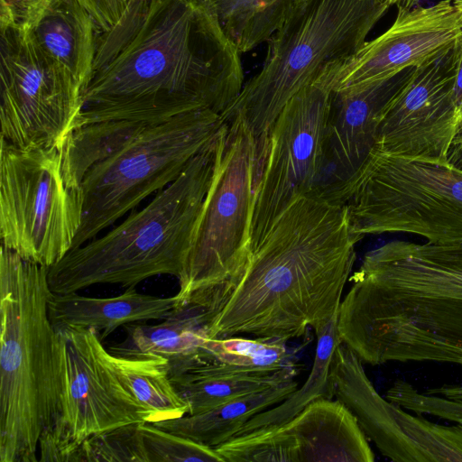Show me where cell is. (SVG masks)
<instances>
[{
	"label": "cell",
	"mask_w": 462,
	"mask_h": 462,
	"mask_svg": "<svg viewBox=\"0 0 462 462\" xmlns=\"http://www.w3.org/2000/svg\"><path fill=\"white\" fill-rule=\"evenodd\" d=\"M387 399L417 413H427L451 421H462V400L419 393L407 382L397 380L386 393Z\"/></svg>",
	"instance_id": "4dcf8cb0"
},
{
	"label": "cell",
	"mask_w": 462,
	"mask_h": 462,
	"mask_svg": "<svg viewBox=\"0 0 462 462\" xmlns=\"http://www.w3.org/2000/svg\"><path fill=\"white\" fill-rule=\"evenodd\" d=\"M337 399L352 412L365 435L396 462L462 461V421L444 426L413 416L383 398L365 372L339 385Z\"/></svg>",
	"instance_id": "e0dca14e"
},
{
	"label": "cell",
	"mask_w": 462,
	"mask_h": 462,
	"mask_svg": "<svg viewBox=\"0 0 462 462\" xmlns=\"http://www.w3.org/2000/svg\"><path fill=\"white\" fill-rule=\"evenodd\" d=\"M462 36V15L451 0L398 7L393 23L351 56L325 66L319 77L331 91L358 88L419 66L451 50Z\"/></svg>",
	"instance_id": "2e32d148"
},
{
	"label": "cell",
	"mask_w": 462,
	"mask_h": 462,
	"mask_svg": "<svg viewBox=\"0 0 462 462\" xmlns=\"http://www.w3.org/2000/svg\"><path fill=\"white\" fill-rule=\"evenodd\" d=\"M211 318L205 305L187 302L157 324L125 326V340L108 351L120 356L162 357L172 379L211 363L203 348Z\"/></svg>",
	"instance_id": "d6986e66"
},
{
	"label": "cell",
	"mask_w": 462,
	"mask_h": 462,
	"mask_svg": "<svg viewBox=\"0 0 462 462\" xmlns=\"http://www.w3.org/2000/svg\"><path fill=\"white\" fill-rule=\"evenodd\" d=\"M297 387L298 383L291 379L234 399L205 412L152 423L215 448L235 437L254 415L285 400Z\"/></svg>",
	"instance_id": "7402d4cb"
},
{
	"label": "cell",
	"mask_w": 462,
	"mask_h": 462,
	"mask_svg": "<svg viewBox=\"0 0 462 462\" xmlns=\"http://www.w3.org/2000/svg\"><path fill=\"white\" fill-rule=\"evenodd\" d=\"M227 126L226 121L179 177L148 205L49 267L51 292H78L97 284L134 288L162 274L179 279L225 147Z\"/></svg>",
	"instance_id": "277c9868"
},
{
	"label": "cell",
	"mask_w": 462,
	"mask_h": 462,
	"mask_svg": "<svg viewBox=\"0 0 462 462\" xmlns=\"http://www.w3.org/2000/svg\"><path fill=\"white\" fill-rule=\"evenodd\" d=\"M146 462H225L215 448L162 430L138 423Z\"/></svg>",
	"instance_id": "f1b7e54d"
},
{
	"label": "cell",
	"mask_w": 462,
	"mask_h": 462,
	"mask_svg": "<svg viewBox=\"0 0 462 462\" xmlns=\"http://www.w3.org/2000/svg\"><path fill=\"white\" fill-rule=\"evenodd\" d=\"M337 324V314L314 331L317 337L314 362L308 379L302 386L290 393L280 403L254 415L236 436L262 428L281 425L292 419L315 400L334 398L330 367L334 352L341 343Z\"/></svg>",
	"instance_id": "cb8c5ba5"
},
{
	"label": "cell",
	"mask_w": 462,
	"mask_h": 462,
	"mask_svg": "<svg viewBox=\"0 0 462 462\" xmlns=\"http://www.w3.org/2000/svg\"><path fill=\"white\" fill-rule=\"evenodd\" d=\"M153 122L106 120L74 128L61 147L62 171L68 184L79 189L86 173L104 161L148 124Z\"/></svg>",
	"instance_id": "484cf974"
},
{
	"label": "cell",
	"mask_w": 462,
	"mask_h": 462,
	"mask_svg": "<svg viewBox=\"0 0 462 462\" xmlns=\"http://www.w3.org/2000/svg\"><path fill=\"white\" fill-rule=\"evenodd\" d=\"M349 281L337 327L362 363L462 366V243L389 242Z\"/></svg>",
	"instance_id": "3957f363"
},
{
	"label": "cell",
	"mask_w": 462,
	"mask_h": 462,
	"mask_svg": "<svg viewBox=\"0 0 462 462\" xmlns=\"http://www.w3.org/2000/svg\"><path fill=\"white\" fill-rule=\"evenodd\" d=\"M452 2L456 9L462 15V0H453Z\"/></svg>",
	"instance_id": "e575fe53"
},
{
	"label": "cell",
	"mask_w": 462,
	"mask_h": 462,
	"mask_svg": "<svg viewBox=\"0 0 462 462\" xmlns=\"http://www.w3.org/2000/svg\"><path fill=\"white\" fill-rule=\"evenodd\" d=\"M225 462H373L352 412L338 400L317 399L290 420L236 436L215 448Z\"/></svg>",
	"instance_id": "9a60e30c"
},
{
	"label": "cell",
	"mask_w": 462,
	"mask_h": 462,
	"mask_svg": "<svg viewBox=\"0 0 462 462\" xmlns=\"http://www.w3.org/2000/svg\"><path fill=\"white\" fill-rule=\"evenodd\" d=\"M82 461L146 462L138 423L125 425L87 439L80 447Z\"/></svg>",
	"instance_id": "f546056e"
},
{
	"label": "cell",
	"mask_w": 462,
	"mask_h": 462,
	"mask_svg": "<svg viewBox=\"0 0 462 462\" xmlns=\"http://www.w3.org/2000/svg\"><path fill=\"white\" fill-rule=\"evenodd\" d=\"M226 120L225 147L178 279L179 305L208 306L240 275L251 254L254 185L267 139L255 138L236 116Z\"/></svg>",
	"instance_id": "ba28073f"
},
{
	"label": "cell",
	"mask_w": 462,
	"mask_h": 462,
	"mask_svg": "<svg viewBox=\"0 0 462 462\" xmlns=\"http://www.w3.org/2000/svg\"><path fill=\"white\" fill-rule=\"evenodd\" d=\"M363 237L343 204L317 190L294 200L208 306L209 338H309L338 313Z\"/></svg>",
	"instance_id": "7a4b0ae2"
},
{
	"label": "cell",
	"mask_w": 462,
	"mask_h": 462,
	"mask_svg": "<svg viewBox=\"0 0 462 462\" xmlns=\"http://www.w3.org/2000/svg\"><path fill=\"white\" fill-rule=\"evenodd\" d=\"M330 94L318 76L289 100L269 129L254 185L251 252L294 200L321 184Z\"/></svg>",
	"instance_id": "4fadbf2b"
},
{
	"label": "cell",
	"mask_w": 462,
	"mask_h": 462,
	"mask_svg": "<svg viewBox=\"0 0 462 462\" xmlns=\"http://www.w3.org/2000/svg\"><path fill=\"white\" fill-rule=\"evenodd\" d=\"M227 37L246 53L278 29L294 0H210Z\"/></svg>",
	"instance_id": "83f0119b"
},
{
	"label": "cell",
	"mask_w": 462,
	"mask_h": 462,
	"mask_svg": "<svg viewBox=\"0 0 462 462\" xmlns=\"http://www.w3.org/2000/svg\"><path fill=\"white\" fill-rule=\"evenodd\" d=\"M90 14L100 32L108 31L121 18L129 0H78Z\"/></svg>",
	"instance_id": "1f68e13d"
},
{
	"label": "cell",
	"mask_w": 462,
	"mask_h": 462,
	"mask_svg": "<svg viewBox=\"0 0 462 462\" xmlns=\"http://www.w3.org/2000/svg\"><path fill=\"white\" fill-rule=\"evenodd\" d=\"M111 356L121 380L151 412L152 422L189 413V406L176 390L164 358Z\"/></svg>",
	"instance_id": "d4e9b609"
},
{
	"label": "cell",
	"mask_w": 462,
	"mask_h": 462,
	"mask_svg": "<svg viewBox=\"0 0 462 462\" xmlns=\"http://www.w3.org/2000/svg\"><path fill=\"white\" fill-rule=\"evenodd\" d=\"M19 22L29 26L41 48L66 67L84 90L100 32L87 9L78 0H40Z\"/></svg>",
	"instance_id": "ffe728a7"
},
{
	"label": "cell",
	"mask_w": 462,
	"mask_h": 462,
	"mask_svg": "<svg viewBox=\"0 0 462 462\" xmlns=\"http://www.w3.org/2000/svg\"><path fill=\"white\" fill-rule=\"evenodd\" d=\"M80 219V190L66 180L61 148L1 139V245L49 268L72 249Z\"/></svg>",
	"instance_id": "30bf717a"
},
{
	"label": "cell",
	"mask_w": 462,
	"mask_h": 462,
	"mask_svg": "<svg viewBox=\"0 0 462 462\" xmlns=\"http://www.w3.org/2000/svg\"><path fill=\"white\" fill-rule=\"evenodd\" d=\"M226 121L219 114L201 109L150 123L94 165L79 186L81 219L71 250L174 181Z\"/></svg>",
	"instance_id": "9c48e42d"
},
{
	"label": "cell",
	"mask_w": 462,
	"mask_h": 462,
	"mask_svg": "<svg viewBox=\"0 0 462 462\" xmlns=\"http://www.w3.org/2000/svg\"><path fill=\"white\" fill-rule=\"evenodd\" d=\"M453 48L416 66L404 87L387 103L374 149L393 156L451 165L462 121L456 89Z\"/></svg>",
	"instance_id": "5bb4252c"
},
{
	"label": "cell",
	"mask_w": 462,
	"mask_h": 462,
	"mask_svg": "<svg viewBox=\"0 0 462 462\" xmlns=\"http://www.w3.org/2000/svg\"><path fill=\"white\" fill-rule=\"evenodd\" d=\"M310 339L292 346L281 339L208 337L203 348L211 363L194 370L209 374H272L285 368H299L298 355Z\"/></svg>",
	"instance_id": "603a6c76"
},
{
	"label": "cell",
	"mask_w": 462,
	"mask_h": 462,
	"mask_svg": "<svg viewBox=\"0 0 462 462\" xmlns=\"http://www.w3.org/2000/svg\"><path fill=\"white\" fill-rule=\"evenodd\" d=\"M0 32L1 139L21 148H61L81 111L83 88L26 23Z\"/></svg>",
	"instance_id": "7c38bea8"
},
{
	"label": "cell",
	"mask_w": 462,
	"mask_h": 462,
	"mask_svg": "<svg viewBox=\"0 0 462 462\" xmlns=\"http://www.w3.org/2000/svg\"><path fill=\"white\" fill-rule=\"evenodd\" d=\"M389 6L397 5L399 6L402 0H383Z\"/></svg>",
	"instance_id": "d590c367"
},
{
	"label": "cell",
	"mask_w": 462,
	"mask_h": 462,
	"mask_svg": "<svg viewBox=\"0 0 462 462\" xmlns=\"http://www.w3.org/2000/svg\"><path fill=\"white\" fill-rule=\"evenodd\" d=\"M415 67L358 88L331 91L324 142V176L328 175V182L318 189L320 194L329 198L359 171L374 147L383 109Z\"/></svg>",
	"instance_id": "ac0fdd59"
},
{
	"label": "cell",
	"mask_w": 462,
	"mask_h": 462,
	"mask_svg": "<svg viewBox=\"0 0 462 462\" xmlns=\"http://www.w3.org/2000/svg\"><path fill=\"white\" fill-rule=\"evenodd\" d=\"M383 0H294L266 41L261 69L223 115L238 116L259 139L289 100L325 66L356 53L389 9Z\"/></svg>",
	"instance_id": "8992f818"
},
{
	"label": "cell",
	"mask_w": 462,
	"mask_h": 462,
	"mask_svg": "<svg viewBox=\"0 0 462 462\" xmlns=\"http://www.w3.org/2000/svg\"><path fill=\"white\" fill-rule=\"evenodd\" d=\"M298 373L299 368H285L272 374H218L191 370L171 380L180 395L189 404V414H198L294 379Z\"/></svg>",
	"instance_id": "4316f807"
},
{
	"label": "cell",
	"mask_w": 462,
	"mask_h": 462,
	"mask_svg": "<svg viewBox=\"0 0 462 462\" xmlns=\"http://www.w3.org/2000/svg\"><path fill=\"white\" fill-rule=\"evenodd\" d=\"M459 167H460V168H462V161H461V162H460V165H459Z\"/></svg>",
	"instance_id": "8d00e7d4"
},
{
	"label": "cell",
	"mask_w": 462,
	"mask_h": 462,
	"mask_svg": "<svg viewBox=\"0 0 462 462\" xmlns=\"http://www.w3.org/2000/svg\"><path fill=\"white\" fill-rule=\"evenodd\" d=\"M331 199L345 206L352 231L361 237L407 233L431 244L462 243V168L373 148Z\"/></svg>",
	"instance_id": "52a82bcc"
},
{
	"label": "cell",
	"mask_w": 462,
	"mask_h": 462,
	"mask_svg": "<svg viewBox=\"0 0 462 462\" xmlns=\"http://www.w3.org/2000/svg\"><path fill=\"white\" fill-rule=\"evenodd\" d=\"M49 268L0 250V462L38 461L56 420L60 375Z\"/></svg>",
	"instance_id": "5b68a950"
},
{
	"label": "cell",
	"mask_w": 462,
	"mask_h": 462,
	"mask_svg": "<svg viewBox=\"0 0 462 462\" xmlns=\"http://www.w3.org/2000/svg\"><path fill=\"white\" fill-rule=\"evenodd\" d=\"M60 408L40 439L52 453L76 461L91 436L125 425L152 422L121 380L112 356L91 328L55 326Z\"/></svg>",
	"instance_id": "8fae6325"
},
{
	"label": "cell",
	"mask_w": 462,
	"mask_h": 462,
	"mask_svg": "<svg viewBox=\"0 0 462 462\" xmlns=\"http://www.w3.org/2000/svg\"><path fill=\"white\" fill-rule=\"evenodd\" d=\"M178 306L175 295L152 296L139 293L134 288L108 298L83 296L78 292L51 293L48 302L53 325L91 328L101 340L122 326L162 320Z\"/></svg>",
	"instance_id": "44dd1931"
},
{
	"label": "cell",
	"mask_w": 462,
	"mask_h": 462,
	"mask_svg": "<svg viewBox=\"0 0 462 462\" xmlns=\"http://www.w3.org/2000/svg\"><path fill=\"white\" fill-rule=\"evenodd\" d=\"M462 160V121L459 125L455 141L454 146L450 157V164L454 166H458L459 162Z\"/></svg>",
	"instance_id": "836d02e7"
},
{
	"label": "cell",
	"mask_w": 462,
	"mask_h": 462,
	"mask_svg": "<svg viewBox=\"0 0 462 462\" xmlns=\"http://www.w3.org/2000/svg\"><path fill=\"white\" fill-rule=\"evenodd\" d=\"M40 0H0V25H9L23 20Z\"/></svg>",
	"instance_id": "d6a6232c"
},
{
	"label": "cell",
	"mask_w": 462,
	"mask_h": 462,
	"mask_svg": "<svg viewBox=\"0 0 462 462\" xmlns=\"http://www.w3.org/2000/svg\"><path fill=\"white\" fill-rule=\"evenodd\" d=\"M240 54L210 0H129L97 36L74 128L159 122L201 109L222 116L245 85Z\"/></svg>",
	"instance_id": "6da1fadb"
}]
</instances>
